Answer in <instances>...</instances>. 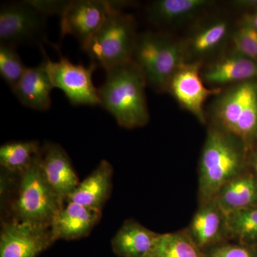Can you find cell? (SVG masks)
<instances>
[{"mask_svg": "<svg viewBox=\"0 0 257 257\" xmlns=\"http://www.w3.org/2000/svg\"><path fill=\"white\" fill-rule=\"evenodd\" d=\"M147 82L133 60L106 71V78L98 94L101 105L121 127H143L150 120L147 105Z\"/></svg>", "mask_w": 257, "mask_h": 257, "instance_id": "obj_1", "label": "cell"}, {"mask_svg": "<svg viewBox=\"0 0 257 257\" xmlns=\"http://www.w3.org/2000/svg\"><path fill=\"white\" fill-rule=\"evenodd\" d=\"M240 143L215 125L209 128L199 161L202 204L214 199L224 184L242 174L244 155Z\"/></svg>", "mask_w": 257, "mask_h": 257, "instance_id": "obj_2", "label": "cell"}, {"mask_svg": "<svg viewBox=\"0 0 257 257\" xmlns=\"http://www.w3.org/2000/svg\"><path fill=\"white\" fill-rule=\"evenodd\" d=\"M19 175L18 192L11 204V219L52 227L64 204L45 177L41 165V151L32 165Z\"/></svg>", "mask_w": 257, "mask_h": 257, "instance_id": "obj_3", "label": "cell"}, {"mask_svg": "<svg viewBox=\"0 0 257 257\" xmlns=\"http://www.w3.org/2000/svg\"><path fill=\"white\" fill-rule=\"evenodd\" d=\"M132 60L143 72L147 85L159 93L167 92L174 74L187 62L183 43L152 32L138 35Z\"/></svg>", "mask_w": 257, "mask_h": 257, "instance_id": "obj_4", "label": "cell"}, {"mask_svg": "<svg viewBox=\"0 0 257 257\" xmlns=\"http://www.w3.org/2000/svg\"><path fill=\"white\" fill-rule=\"evenodd\" d=\"M214 125L246 143L257 138V82L233 84L218 94L211 108Z\"/></svg>", "mask_w": 257, "mask_h": 257, "instance_id": "obj_5", "label": "cell"}, {"mask_svg": "<svg viewBox=\"0 0 257 257\" xmlns=\"http://www.w3.org/2000/svg\"><path fill=\"white\" fill-rule=\"evenodd\" d=\"M138 35L135 18L113 10L83 50L91 63L107 71L132 61Z\"/></svg>", "mask_w": 257, "mask_h": 257, "instance_id": "obj_6", "label": "cell"}, {"mask_svg": "<svg viewBox=\"0 0 257 257\" xmlns=\"http://www.w3.org/2000/svg\"><path fill=\"white\" fill-rule=\"evenodd\" d=\"M131 4L133 3L128 1H67L60 15L61 37L63 38L65 35H72L84 49L105 22L111 10L123 11Z\"/></svg>", "mask_w": 257, "mask_h": 257, "instance_id": "obj_7", "label": "cell"}, {"mask_svg": "<svg viewBox=\"0 0 257 257\" xmlns=\"http://www.w3.org/2000/svg\"><path fill=\"white\" fill-rule=\"evenodd\" d=\"M47 72L54 88L60 89L73 105H101L98 88L94 86L92 75L97 67L90 63L85 67L75 64L61 56L53 62L42 50Z\"/></svg>", "mask_w": 257, "mask_h": 257, "instance_id": "obj_8", "label": "cell"}, {"mask_svg": "<svg viewBox=\"0 0 257 257\" xmlns=\"http://www.w3.org/2000/svg\"><path fill=\"white\" fill-rule=\"evenodd\" d=\"M47 17L31 1L3 5L0 10V43L16 47L33 41L43 32Z\"/></svg>", "mask_w": 257, "mask_h": 257, "instance_id": "obj_9", "label": "cell"}, {"mask_svg": "<svg viewBox=\"0 0 257 257\" xmlns=\"http://www.w3.org/2000/svg\"><path fill=\"white\" fill-rule=\"evenodd\" d=\"M202 65L201 62H184L171 79L167 92H170L179 105L205 124L204 103L209 96L218 95L222 90L206 87L202 77Z\"/></svg>", "mask_w": 257, "mask_h": 257, "instance_id": "obj_10", "label": "cell"}, {"mask_svg": "<svg viewBox=\"0 0 257 257\" xmlns=\"http://www.w3.org/2000/svg\"><path fill=\"white\" fill-rule=\"evenodd\" d=\"M55 242L51 228L20 222H3L0 257H37Z\"/></svg>", "mask_w": 257, "mask_h": 257, "instance_id": "obj_11", "label": "cell"}, {"mask_svg": "<svg viewBox=\"0 0 257 257\" xmlns=\"http://www.w3.org/2000/svg\"><path fill=\"white\" fill-rule=\"evenodd\" d=\"M41 165L51 187L65 204L80 182L68 154L59 144L46 143L42 146Z\"/></svg>", "mask_w": 257, "mask_h": 257, "instance_id": "obj_12", "label": "cell"}, {"mask_svg": "<svg viewBox=\"0 0 257 257\" xmlns=\"http://www.w3.org/2000/svg\"><path fill=\"white\" fill-rule=\"evenodd\" d=\"M101 218V211L99 209L66 202L52 225V236L55 241L82 239L92 232Z\"/></svg>", "mask_w": 257, "mask_h": 257, "instance_id": "obj_13", "label": "cell"}, {"mask_svg": "<svg viewBox=\"0 0 257 257\" xmlns=\"http://www.w3.org/2000/svg\"><path fill=\"white\" fill-rule=\"evenodd\" d=\"M187 231L202 250L214 246L229 235L227 216L215 199H211L201 204Z\"/></svg>", "mask_w": 257, "mask_h": 257, "instance_id": "obj_14", "label": "cell"}, {"mask_svg": "<svg viewBox=\"0 0 257 257\" xmlns=\"http://www.w3.org/2000/svg\"><path fill=\"white\" fill-rule=\"evenodd\" d=\"M202 77L204 82L214 86L254 81L257 62L234 51L208 66Z\"/></svg>", "mask_w": 257, "mask_h": 257, "instance_id": "obj_15", "label": "cell"}, {"mask_svg": "<svg viewBox=\"0 0 257 257\" xmlns=\"http://www.w3.org/2000/svg\"><path fill=\"white\" fill-rule=\"evenodd\" d=\"M114 169L110 162L102 160L67 199L85 207L101 210L110 197ZM65 202V203H66Z\"/></svg>", "mask_w": 257, "mask_h": 257, "instance_id": "obj_16", "label": "cell"}, {"mask_svg": "<svg viewBox=\"0 0 257 257\" xmlns=\"http://www.w3.org/2000/svg\"><path fill=\"white\" fill-rule=\"evenodd\" d=\"M52 89L53 85L43 60L36 67L26 69L13 92L20 103L26 107L46 111L52 104Z\"/></svg>", "mask_w": 257, "mask_h": 257, "instance_id": "obj_17", "label": "cell"}, {"mask_svg": "<svg viewBox=\"0 0 257 257\" xmlns=\"http://www.w3.org/2000/svg\"><path fill=\"white\" fill-rule=\"evenodd\" d=\"M159 235L138 221L128 219L113 236L111 249L119 257H151Z\"/></svg>", "mask_w": 257, "mask_h": 257, "instance_id": "obj_18", "label": "cell"}, {"mask_svg": "<svg viewBox=\"0 0 257 257\" xmlns=\"http://www.w3.org/2000/svg\"><path fill=\"white\" fill-rule=\"evenodd\" d=\"M210 0H157L147 8V16L157 25H170L194 18L209 9Z\"/></svg>", "mask_w": 257, "mask_h": 257, "instance_id": "obj_19", "label": "cell"}, {"mask_svg": "<svg viewBox=\"0 0 257 257\" xmlns=\"http://www.w3.org/2000/svg\"><path fill=\"white\" fill-rule=\"evenodd\" d=\"M229 30V22L223 19L199 28L183 43L187 62H201V59L212 55L224 45Z\"/></svg>", "mask_w": 257, "mask_h": 257, "instance_id": "obj_20", "label": "cell"}, {"mask_svg": "<svg viewBox=\"0 0 257 257\" xmlns=\"http://www.w3.org/2000/svg\"><path fill=\"white\" fill-rule=\"evenodd\" d=\"M214 199L226 214L255 207L257 204L256 179L251 175L241 174L224 184Z\"/></svg>", "mask_w": 257, "mask_h": 257, "instance_id": "obj_21", "label": "cell"}, {"mask_svg": "<svg viewBox=\"0 0 257 257\" xmlns=\"http://www.w3.org/2000/svg\"><path fill=\"white\" fill-rule=\"evenodd\" d=\"M41 149L37 141L5 143L0 147V165L10 173H23L32 165Z\"/></svg>", "mask_w": 257, "mask_h": 257, "instance_id": "obj_22", "label": "cell"}, {"mask_svg": "<svg viewBox=\"0 0 257 257\" xmlns=\"http://www.w3.org/2000/svg\"><path fill=\"white\" fill-rule=\"evenodd\" d=\"M151 257H207L187 231L160 234Z\"/></svg>", "mask_w": 257, "mask_h": 257, "instance_id": "obj_23", "label": "cell"}, {"mask_svg": "<svg viewBox=\"0 0 257 257\" xmlns=\"http://www.w3.org/2000/svg\"><path fill=\"white\" fill-rule=\"evenodd\" d=\"M230 236L244 243L257 242V207L246 208L226 214Z\"/></svg>", "mask_w": 257, "mask_h": 257, "instance_id": "obj_24", "label": "cell"}, {"mask_svg": "<svg viewBox=\"0 0 257 257\" xmlns=\"http://www.w3.org/2000/svg\"><path fill=\"white\" fill-rule=\"evenodd\" d=\"M27 68L15 47L0 44V74L12 90L20 82Z\"/></svg>", "mask_w": 257, "mask_h": 257, "instance_id": "obj_25", "label": "cell"}, {"mask_svg": "<svg viewBox=\"0 0 257 257\" xmlns=\"http://www.w3.org/2000/svg\"><path fill=\"white\" fill-rule=\"evenodd\" d=\"M235 52L257 62V30L246 24L240 23L232 36Z\"/></svg>", "mask_w": 257, "mask_h": 257, "instance_id": "obj_26", "label": "cell"}, {"mask_svg": "<svg viewBox=\"0 0 257 257\" xmlns=\"http://www.w3.org/2000/svg\"><path fill=\"white\" fill-rule=\"evenodd\" d=\"M205 253L207 257H256L249 248L237 244H223L215 246Z\"/></svg>", "mask_w": 257, "mask_h": 257, "instance_id": "obj_27", "label": "cell"}, {"mask_svg": "<svg viewBox=\"0 0 257 257\" xmlns=\"http://www.w3.org/2000/svg\"><path fill=\"white\" fill-rule=\"evenodd\" d=\"M231 5L239 9L253 10L257 13V0H236L231 2Z\"/></svg>", "mask_w": 257, "mask_h": 257, "instance_id": "obj_28", "label": "cell"}, {"mask_svg": "<svg viewBox=\"0 0 257 257\" xmlns=\"http://www.w3.org/2000/svg\"><path fill=\"white\" fill-rule=\"evenodd\" d=\"M240 23L246 24L257 30V13L243 15Z\"/></svg>", "mask_w": 257, "mask_h": 257, "instance_id": "obj_29", "label": "cell"}, {"mask_svg": "<svg viewBox=\"0 0 257 257\" xmlns=\"http://www.w3.org/2000/svg\"><path fill=\"white\" fill-rule=\"evenodd\" d=\"M251 164H252L253 168H254L257 173V150L253 154L252 157H251Z\"/></svg>", "mask_w": 257, "mask_h": 257, "instance_id": "obj_30", "label": "cell"}]
</instances>
